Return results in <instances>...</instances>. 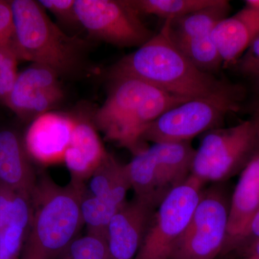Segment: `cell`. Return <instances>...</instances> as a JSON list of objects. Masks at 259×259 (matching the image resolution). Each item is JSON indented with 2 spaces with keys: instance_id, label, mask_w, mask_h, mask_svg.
I'll return each instance as SVG.
<instances>
[{
  "instance_id": "28",
  "label": "cell",
  "mask_w": 259,
  "mask_h": 259,
  "mask_svg": "<svg viewBox=\"0 0 259 259\" xmlns=\"http://www.w3.org/2000/svg\"><path fill=\"white\" fill-rule=\"evenodd\" d=\"M235 64L242 74L253 77L259 74V35Z\"/></svg>"
},
{
  "instance_id": "32",
  "label": "cell",
  "mask_w": 259,
  "mask_h": 259,
  "mask_svg": "<svg viewBox=\"0 0 259 259\" xmlns=\"http://www.w3.org/2000/svg\"><path fill=\"white\" fill-rule=\"evenodd\" d=\"M13 199L0 194V231L8 226Z\"/></svg>"
},
{
  "instance_id": "9",
  "label": "cell",
  "mask_w": 259,
  "mask_h": 259,
  "mask_svg": "<svg viewBox=\"0 0 259 259\" xmlns=\"http://www.w3.org/2000/svg\"><path fill=\"white\" fill-rule=\"evenodd\" d=\"M204 183L190 175L168 193L153 214L135 259H168L197 207Z\"/></svg>"
},
{
  "instance_id": "22",
  "label": "cell",
  "mask_w": 259,
  "mask_h": 259,
  "mask_svg": "<svg viewBox=\"0 0 259 259\" xmlns=\"http://www.w3.org/2000/svg\"><path fill=\"white\" fill-rule=\"evenodd\" d=\"M216 0H131L140 14L156 15L159 18H180L214 4Z\"/></svg>"
},
{
  "instance_id": "8",
  "label": "cell",
  "mask_w": 259,
  "mask_h": 259,
  "mask_svg": "<svg viewBox=\"0 0 259 259\" xmlns=\"http://www.w3.org/2000/svg\"><path fill=\"white\" fill-rule=\"evenodd\" d=\"M79 24L93 38L118 47H141L155 35L131 0H75Z\"/></svg>"
},
{
  "instance_id": "10",
  "label": "cell",
  "mask_w": 259,
  "mask_h": 259,
  "mask_svg": "<svg viewBox=\"0 0 259 259\" xmlns=\"http://www.w3.org/2000/svg\"><path fill=\"white\" fill-rule=\"evenodd\" d=\"M59 75L50 68L32 64L18 74L5 103L22 118H36L62 100Z\"/></svg>"
},
{
  "instance_id": "15",
  "label": "cell",
  "mask_w": 259,
  "mask_h": 259,
  "mask_svg": "<svg viewBox=\"0 0 259 259\" xmlns=\"http://www.w3.org/2000/svg\"><path fill=\"white\" fill-rule=\"evenodd\" d=\"M107 154L94 125L88 120L76 119L64 157L72 182L83 184L90 179Z\"/></svg>"
},
{
  "instance_id": "2",
  "label": "cell",
  "mask_w": 259,
  "mask_h": 259,
  "mask_svg": "<svg viewBox=\"0 0 259 259\" xmlns=\"http://www.w3.org/2000/svg\"><path fill=\"white\" fill-rule=\"evenodd\" d=\"M111 79L106 100L95 114V124L108 141L129 150L134 156L148 148L142 136L153 121L172 107L190 100L136 78Z\"/></svg>"
},
{
  "instance_id": "20",
  "label": "cell",
  "mask_w": 259,
  "mask_h": 259,
  "mask_svg": "<svg viewBox=\"0 0 259 259\" xmlns=\"http://www.w3.org/2000/svg\"><path fill=\"white\" fill-rule=\"evenodd\" d=\"M0 180L7 185L33 191V175L18 136L10 131H0Z\"/></svg>"
},
{
  "instance_id": "16",
  "label": "cell",
  "mask_w": 259,
  "mask_h": 259,
  "mask_svg": "<svg viewBox=\"0 0 259 259\" xmlns=\"http://www.w3.org/2000/svg\"><path fill=\"white\" fill-rule=\"evenodd\" d=\"M125 166L135 197L157 209L171 190L161 178L149 147L134 155Z\"/></svg>"
},
{
  "instance_id": "1",
  "label": "cell",
  "mask_w": 259,
  "mask_h": 259,
  "mask_svg": "<svg viewBox=\"0 0 259 259\" xmlns=\"http://www.w3.org/2000/svg\"><path fill=\"white\" fill-rule=\"evenodd\" d=\"M110 76L136 78L189 100L245 93L241 85L197 69L170 38L168 20L148 42L121 59Z\"/></svg>"
},
{
  "instance_id": "24",
  "label": "cell",
  "mask_w": 259,
  "mask_h": 259,
  "mask_svg": "<svg viewBox=\"0 0 259 259\" xmlns=\"http://www.w3.org/2000/svg\"><path fill=\"white\" fill-rule=\"evenodd\" d=\"M57 259H107L106 238L90 233L78 237Z\"/></svg>"
},
{
  "instance_id": "31",
  "label": "cell",
  "mask_w": 259,
  "mask_h": 259,
  "mask_svg": "<svg viewBox=\"0 0 259 259\" xmlns=\"http://www.w3.org/2000/svg\"><path fill=\"white\" fill-rule=\"evenodd\" d=\"M13 30V12L10 2L0 0V46L12 41Z\"/></svg>"
},
{
  "instance_id": "14",
  "label": "cell",
  "mask_w": 259,
  "mask_h": 259,
  "mask_svg": "<svg viewBox=\"0 0 259 259\" xmlns=\"http://www.w3.org/2000/svg\"><path fill=\"white\" fill-rule=\"evenodd\" d=\"M259 35V10L245 6L218 23L212 38L224 66L235 64Z\"/></svg>"
},
{
  "instance_id": "21",
  "label": "cell",
  "mask_w": 259,
  "mask_h": 259,
  "mask_svg": "<svg viewBox=\"0 0 259 259\" xmlns=\"http://www.w3.org/2000/svg\"><path fill=\"white\" fill-rule=\"evenodd\" d=\"M211 35L173 42L199 71L214 75L223 61Z\"/></svg>"
},
{
  "instance_id": "25",
  "label": "cell",
  "mask_w": 259,
  "mask_h": 259,
  "mask_svg": "<svg viewBox=\"0 0 259 259\" xmlns=\"http://www.w3.org/2000/svg\"><path fill=\"white\" fill-rule=\"evenodd\" d=\"M13 40L0 46V100L5 102L11 91L17 76V64L19 60Z\"/></svg>"
},
{
  "instance_id": "34",
  "label": "cell",
  "mask_w": 259,
  "mask_h": 259,
  "mask_svg": "<svg viewBox=\"0 0 259 259\" xmlns=\"http://www.w3.org/2000/svg\"><path fill=\"white\" fill-rule=\"evenodd\" d=\"M241 254L246 258H259V240L243 250Z\"/></svg>"
},
{
  "instance_id": "19",
  "label": "cell",
  "mask_w": 259,
  "mask_h": 259,
  "mask_svg": "<svg viewBox=\"0 0 259 259\" xmlns=\"http://www.w3.org/2000/svg\"><path fill=\"white\" fill-rule=\"evenodd\" d=\"M89 188L90 195L109 201L120 208L123 207L131 189L125 165L120 164L107 153L90 177Z\"/></svg>"
},
{
  "instance_id": "26",
  "label": "cell",
  "mask_w": 259,
  "mask_h": 259,
  "mask_svg": "<svg viewBox=\"0 0 259 259\" xmlns=\"http://www.w3.org/2000/svg\"><path fill=\"white\" fill-rule=\"evenodd\" d=\"M24 228L8 225L0 231V259H13L21 245Z\"/></svg>"
},
{
  "instance_id": "11",
  "label": "cell",
  "mask_w": 259,
  "mask_h": 259,
  "mask_svg": "<svg viewBox=\"0 0 259 259\" xmlns=\"http://www.w3.org/2000/svg\"><path fill=\"white\" fill-rule=\"evenodd\" d=\"M156 210L136 197L126 202L107 226V259H135Z\"/></svg>"
},
{
  "instance_id": "36",
  "label": "cell",
  "mask_w": 259,
  "mask_h": 259,
  "mask_svg": "<svg viewBox=\"0 0 259 259\" xmlns=\"http://www.w3.org/2000/svg\"><path fill=\"white\" fill-rule=\"evenodd\" d=\"M255 78L256 79L257 87H258L259 90V74L257 75V76H255Z\"/></svg>"
},
{
  "instance_id": "29",
  "label": "cell",
  "mask_w": 259,
  "mask_h": 259,
  "mask_svg": "<svg viewBox=\"0 0 259 259\" xmlns=\"http://www.w3.org/2000/svg\"><path fill=\"white\" fill-rule=\"evenodd\" d=\"M259 240V209L252 219L250 220L248 226L238 237V239L235 242L231 253L237 251L241 253L243 250L246 249L250 245L254 243Z\"/></svg>"
},
{
  "instance_id": "3",
  "label": "cell",
  "mask_w": 259,
  "mask_h": 259,
  "mask_svg": "<svg viewBox=\"0 0 259 259\" xmlns=\"http://www.w3.org/2000/svg\"><path fill=\"white\" fill-rule=\"evenodd\" d=\"M13 17V44L19 59L69 76L81 67L85 42L64 33L37 1H10Z\"/></svg>"
},
{
  "instance_id": "27",
  "label": "cell",
  "mask_w": 259,
  "mask_h": 259,
  "mask_svg": "<svg viewBox=\"0 0 259 259\" xmlns=\"http://www.w3.org/2000/svg\"><path fill=\"white\" fill-rule=\"evenodd\" d=\"M38 3L64 23H79L75 13V0H40Z\"/></svg>"
},
{
  "instance_id": "12",
  "label": "cell",
  "mask_w": 259,
  "mask_h": 259,
  "mask_svg": "<svg viewBox=\"0 0 259 259\" xmlns=\"http://www.w3.org/2000/svg\"><path fill=\"white\" fill-rule=\"evenodd\" d=\"M76 119L61 112L39 115L30 125L25 137L28 152L42 164L64 161Z\"/></svg>"
},
{
  "instance_id": "18",
  "label": "cell",
  "mask_w": 259,
  "mask_h": 259,
  "mask_svg": "<svg viewBox=\"0 0 259 259\" xmlns=\"http://www.w3.org/2000/svg\"><path fill=\"white\" fill-rule=\"evenodd\" d=\"M229 1L216 0L214 4L180 18L168 19V33L173 42L211 35L214 28L228 18Z\"/></svg>"
},
{
  "instance_id": "33",
  "label": "cell",
  "mask_w": 259,
  "mask_h": 259,
  "mask_svg": "<svg viewBox=\"0 0 259 259\" xmlns=\"http://www.w3.org/2000/svg\"><path fill=\"white\" fill-rule=\"evenodd\" d=\"M250 120L254 127L255 134H256L259 143V98L256 99L253 102L251 117H250Z\"/></svg>"
},
{
  "instance_id": "23",
  "label": "cell",
  "mask_w": 259,
  "mask_h": 259,
  "mask_svg": "<svg viewBox=\"0 0 259 259\" xmlns=\"http://www.w3.org/2000/svg\"><path fill=\"white\" fill-rule=\"evenodd\" d=\"M121 208L109 201L94 197L84 192L81 200V212L83 225L88 228V233L106 238L107 226Z\"/></svg>"
},
{
  "instance_id": "4",
  "label": "cell",
  "mask_w": 259,
  "mask_h": 259,
  "mask_svg": "<svg viewBox=\"0 0 259 259\" xmlns=\"http://www.w3.org/2000/svg\"><path fill=\"white\" fill-rule=\"evenodd\" d=\"M83 184L61 187L44 180L35 189V209L24 259H57L82 228Z\"/></svg>"
},
{
  "instance_id": "5",
  "label": "cell",
  "mask_w": 259,
  "mask_h": 259,
  "mask_svg": "<svg viewBox=\"0 0 259 259\" xmlns=\"http://www.w3.org/2000/svg\"><path fill=\"white\" fill-rule=\"evenodd\" d=\"M245 93L193 99L172 107L153 121L142 139L153 144L191 141L199 135L221 127L227 115L239 111Z\"/></svg>"
},
{
  "instance_id": "6",
  "label": "cell",
  "mask_w": 259,
  "mask_h": 259,
  "mask_svg": "<svg viewBox=\"0 0 259 259\" xmlns=\"http://www.w3.org/2000/svg\"><path fill=\"white\" fill-rule=\"evenodd\" d=\"M258 146L250 119L205 133L196 150L191 175L205 184L223 182L241 172Z\"/></svg>"
},
{
  "instance_id": "30",
  "label": "cell",
  "mask_w": 259,
  "mask_h": 259,
  "mask_svg": "<svg viewBox=\"0 0 259 259\" xmlns=\"http://www.w3.org/2000/svg\"><path fill=\"white\" fill-rule=\"evenodd\" d=\"M30 219V211L26 199L23 197H15L12 201L8 225H15L25 229Z\"/></svg>"
},
{
  "instance_id": "35",
  "label": "cell",
  "mask_w": 259,
  "mask_h": 259,
  "mask_svg": "<svg viewBox=\"0 0 259 259\" xmlns=\"http://www.w3.org/2000/svg\"><path fill=\"white\" fill-rule=\"evenodd\" d=\"M245 3V6L259 10V0H246Z\"/></svg>"
},
{
  "instance_id": "17",
  "label": "cell",
  "mask_w": 259,
  "mask_h": 259,
  "mask_svg": "<svg viewBox=\"0 0 259 259\" xmlns=\"http://www.w3.org/2000/svg\"><path fill=\"white\" fill-rule=\"evenodd\" d=\"M163 182L172 190L191 175L196 150L190 141L158 143L149 146Z\"/></svg>"
},
{
  "instance_id": "13",
  "label": "cell",
  "mask_w": 259,
  "mask_h": 259,
  "mask_svg": "<svg viewBox=\"0 0 259 259\" xmlns=\"http://www.w3.org/2000/svg\"><path fill=\"white\" fill-rule=\"evenodd\" d=\"M259 209V143L254 154L241 172L231 202L228 229L221 255L231 253L235 242Z\"/></svg>"
},
{
  "instance_id": "7",
  "label": "cell",
  "mask_w": 259,
  "mask_h": 259,
  "mask_svg": "<svg viewBox=\"0 0 259 259\" xmlns=\"http://www.w3.org/2000/svg\"><path fill=\"white\" fill-rule=\"evenodd\" d=\"M230 202L219 186L203 190L168 259H215L221 255L226 239Z\"/></svg>"
}]
</instances>
